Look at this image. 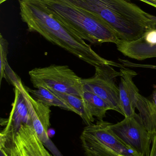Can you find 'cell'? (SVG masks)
Segmentation results:
<instances>
[{
	"label": "cell",
	"instance_id": "cell-1",
	"mask_svg": "<svg viewBox=\"0 0 156 156\" xmlns=\"http://www.w3.org/2000/svg\"><path fill=\"white\" fill-rule=\"evenodd\" d=\"M20 15L28 31L36 32L95 68L104 65L123 66L102 57L83 40L57 19L41 0H18Z\"/></svg>",
	"mask_w": 156,
	"mask_h": 156
},
{
	"label": "cell",
	"instance_id": "cell-2",
	"mask_svg": "<svg viewBox=\"0 0 156 156\" xmlns=\"http://www.w3.org/2000/svg\"><path fill=\"white\" fill-rule=\"evenodd\" d=\"M106 23L122 41L139 39L154 24L156 16L131 0H71Z\"/></svg>",
	"mask_w": 156,
	"mask_h": 156
},
{
	"label": "cell",
	"instance_id": "cell-3",
	"mask_svg": "<svg viewBox=\"0 0 156 156\" xmlns=\"http://www.w3.org/2000/svg\"><path fill=\"white\" fill-rule=\"evenodd\" d=\"M53 15L70 30L93 44L120 42L115 33L103 20L79 7L71 0H41Z\"/></svg>",
	"mask_w": 156,
	"mask_h": 156
},
{
	"label": "cell",
	"instance_id": "cell-4",
	"mask_svg": "<svg viewBox=\"0 0 156 156\" xmlns=\"http://www.w3.org/2000/svg\"><path fill=\"white\" fill-rule=\"evenodd\" d=\"M111 123L98 120L84 128L80 139L86 156H142L114 134Z\"/></svg>",
	"mask_w": 156,
	"mask_h": 156
},
{
	"label": "cell",
	"instance_id": "cell-5",
	"mask_svg": "<svg viewBox=\"0 0 156 156\" xmlns=\"http://www.w3.org/2000/svg\"><path fill=\"white\" fill-rule=\"evenodd\" d=\"M30 81L34 88L45 87L52 91L82 97V80L68 66L52 65L36 68L29 72Z\"/></svg>",
	"mask_w": 156,
	"mask_h": 156
},
{
	"label": "cell",
	"instance_id": "cell-6",
	"mask_svg": "<svg viewBox=\"0 0 156 156\" xmlns=\"http://www.w3.org/2000/svg\"><path fill=\"white\" fill-rule=\"evenodd\" d=\"M112 66L104 65L95 68V73L92 77L82 79L83 91L91 92L106 102L112 110L123 115L120 105L119 87L116 78L120 77V71H116Z\"/></svg>",
	"mask_w": 156,
	"mask_h": 156
},
{
	"label": "cell",
	"instance_id": "cell-7",
	"mask_svg": "<svg viewBox=\"0 0 156 156\" xmlns=\"http://www.w3.org/2000/svg\"><path fill=\"white\" fill-rule=\"evenodd\" d=\"M110 129L122 142L142 156H150L152 138L139 114L125 117L122 122L111 123Z\"/></svg>",
	"mask_w": 156,
	"mask_h": 156
},
{
	"label": "cell",
	"instance_id": "cell-8",
	"mask_svg": "<svg viewBox=\"0 0 156 156\" xmlns=\"http://www.w3.org/2000/svg\"><path fill=\"white\" fill-rule=\"evenodd\" d=\"M3 151L8 156H54L45 148L33 126L28 124L20 126L12 144Z\"/></svg>",
	"mask_w": 156,
	"mask_h": 156
},
{
	"label": "cell",
	"instance_id": "cell-9",
	"mask_svg": "<svg viewBox=\"0 0 156 156\" xmlns=\"http://www.w3.org/2000/svg\"><path fill=\"white\" fill-rule=\"evenodd\" d=\"M24 97L31 117L32 126L37 135L44 145L49 142L48 131L50 126L51 110L49 107L34 98L27 91L21 80L15 85Z\"/></svg>",
	"mask_w": 156,
	"mask_h": 156
},
{
	"label": "cell",
	"instance_id": "cell-10",
	"mask_svg": "<svg viewBox=\"0 0 156 156\" xmlns=\"http://www.w3.org/2000/svg\"><path fill=\"white\" fill-rule=\"evenodd\" d=\"M14 88V100L12 104V110L9 117L3 120V125L5 127L0 134V143L2 144L12 143L22 125L32 126L31 117L24 97L18 88Z\"/></svg>",
	"mask_w": 156,
	"mask_h": 156
},
{
	"label": "cell",
	"instance_id": "cell-11",
	"mask_svg": "<svg viewBox=\"0 0 156 156\" xmlns=\"http://www.w3.org/2000/svg\"><path fill=\"white\" fill-rule=\"evenodd\" d=\"M117 49L125 56L138 60L156 58V20L151 29L139 39L126 42L120 40Z\"/></svg>",
	"mask_w": 156,
	"mask_h": 156
},
{
	"label": "cell",
	"instance_id": "cell-12",
	"mask_svg": "<svg viewBox=\"0 0 156 156\" xmlns=\"http://www.w3.org/2000/svg\"><path fill=\"white\" fill-rule=\"evenodd\" d=\"M121 81L119 83L120 105L125 117L132 116L135 113L139 90L133 79L137 73L128 68L120 69Z\"/></svg>",
	"mask_w": 156,
	"mask_h": 156
},
{
	"label": "cell",
	"instance_id": "cell-13",
	"mask_svg": "<svg viewBox=\"0 0 156 156\" xmlns=\"http://www.w3.org/2000/svg\"><path fill=\"white\" fill-rule=\"evenodd\" d=\"M136 108L151 137L156 133V109L151 100L140 93L137 96Z\"/></svg>",
	"mask_w": 156,
	"mask_h": 156
},
{
	"label": "cell",
	"instance_id": "cell-14",
	"mask_svg": "<svg viewBox=\"0 0 156 156\" xmlns=\"http://www.w3.org/2000/svg\"><path fill=\"white\" fill-rule=\"evenodd\" d=\"M26 88L34 98L40 101L45 105L49 107L56 106L75 113L72 107L47 88L40 87L36 90H33L27 87H26Z\"/></svg>",
	"mask_w": 156,
	"mask_h": 156
},
{
	"label": "cell",
	"instance_id": "cell-15",
	"mask_svg": "<svg viewBox=\"0 0 156 156\" xmlns=\"http://www.w3.org/2000/svg\"><path fill=\"white\" fill-rule=\"evenodd\" d=\"M82 98L91 114L98 120H103L107 111L112 110L111 106L103 99L93 93L84 91Z\"/></svg>",
	"mask_w": 156,
	"mask_h": 156
},
{
	"label": "cell",
	"instance_id": "cell-16",
	"mask_svg": "<svg viewBox=\"0 0 156 156\" xmlns=\"http://www.w3.org/2000/svg\"><path fill=\"white\" fill-rule=\"evenodd\" d=\"M52 92L72 107L75 111V113L82 118L83 122L87 125L93 123L95 119L89 112L84 101L81 97L74 94Z\"/></svg>",
	"mask_w": 156,
	"mask_h": 156
},
{
	"label": "cell",
	"instance_id": "cell-17",
	"mask_svg": "<svg viewBox=\"0 0 156 156\" xmlns=\"http://www.w3.org/2000/svg\"><path fill=\"white\" fill-rule=\"evenodd\" d=\"M8 43L7 40L3 37L2 34L0 36V75L1 83L2 79L14 85L20 80V78L10 67L7 61Z\"/></svg>",
	"mask_w": 156,
	"mask_h": 156
},
{
	"label": "cell",
	"instance_id": "cell-18",
	"mask_svg": "<svg viewBox=\"0 0 156 156\" xmlns=\"http://www.w3.org/2000/svg\"><path fill=\"white\" fill-rule=\"evenodd\" d=\"M119 62L125 67L142 68L150 69H156V65H143V64H136L133 63L128 60L119 58L118 59Z\"/></svg>",
	"mask_w": 156,
	"mask_h": 156
},
{
	"label": "cell",
	"instance_id": "cell-19",
	"mask_svg": "<svg viewBox=\"0 0 156 156\" xmlns=\"http://www.w3.org/2000/svg\"><path fill=\"white\" fill-rule=\"evenodd\" d=\"M152 147L150 156H156V133L152 137Z\"/></svg>",
	"mask_w": 156,
	"mask_h": 156
},
{
	"label": "cell",
	"instance_id": "cell-20",
	"mask_svg": "<svg viewBox=\"0 0 156 156\" xmlns=\"http://www.w3.org/2000/svg\"><path fill=\"white\" fill-rule=\"evenodd\" d=\"M153 89L154 90H153V93H152V100H151V101L156 109V85H154Z\"/></svg>",
	"mask_w": 156,
	"mask_h": 156
},
{
	"label": "cell",
	"instance_id": "cell-21",
	"mask_svg": "<svg viewBox=\"0 0 156 156\" xmlns=\"http://www.w3.org/2000/svg\"><path fill=\"white\" fill-rule=\"evenodd\" d=\"M156 8V0H139Z\"/></svg>",
	"mask_w": 156,
	"mask_h": 156
},
{
	"label": "cell",
	"instance_id": "cell-22",
	"mask_svg": "<svg viewBox=\"0 0 156 156\" xmlns=\"http://www.w3.org/2000/svg\"><path fill=\"white\" fill-rule=\"evenodd\" d=\"M0 156H7L4 151L1 148H0Z\"/></svg>",
	"mask_w": 156,
	"mask_h": 156
},
{
	"label": "cell",
	"instance_id": "cell-23",
	"mask_svg": "<svg viewBox=\"0 0 156 156\" xmlns=\"http://www.w3.org/2000/svg\"><path fill=\"white\" fill-rule=\"evenodd\" d=\"M8 1V0H0V4H2L4 2H5V1Z\"/></svg>",
	"mask_w": 156,
	"mask_h": 156
},
{
	"label": "cell",
	"instance_id": "cell-24",
	"mask_svg": "<svg viewBox=\"0 0 156 156\" xmlns=\"http://www.w3.org/2000/svg\"></svg>",
	"mask_w": 156,
	"mask_h": 156
}]
</instances>
